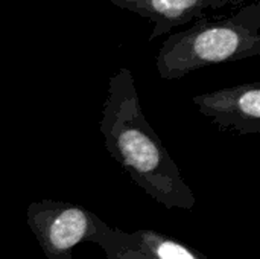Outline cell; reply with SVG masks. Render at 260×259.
I'll return each instance as SVG.
<instances>
[{
    "instance_id": "obj_1",
    "label": "cell",
    "mask_w": 260,
    "mask_h": 259,
    "mask_svg": "<svg viewBox=\"0 0 260 259\" xmlns=\"http://www.w3.org/2000/svg\"><path fill=\"white\" fill-rule=\"evenodd\" d=\"M99 128L105 150L151 198L166 209L195 208L192 189L143 114L133 73L126 67L108 81Z\"/></svg>"
},
{
    "instance_id": "obj_2",
    "label": "cell",
    "mask_w": 260,
    "mask_h": 259,
    "mask_svg": "<svg viewBox=\"0 0 260 259\" xmlns=\"http://www.w3.org/2000/svg\"><path fill=\"white\" fill-rule=\"evenodd\" d=\"M260 55V5L242 3L230 14L209 15L163 41L155 66L163 79Z\"/></svg>"
},
{
    "instance_id": "obj_3",
    "label": "cell",
    "mask_w": 260,
    "mask_h": 259,
    "mask_svg": "<svg viewBox=\"0 0 260 259\" xmlns=\"http://www.w3.org/2000/svg\"><path fill=\"white\" fill-rule=\"evenodd\" d=\"M27 226L47 259H73L81 243H94L110 229L91 211L66 202L41 200L27 206Z\"/></svg>"
},
{
    "instance_id": "obj_4",
    "label": "cell",
    "mask_w": 260,
    "mask_h": 259,
    "mask_svg": "<svg viewBox=\"0 0 260 259\" xmlns=\"http://www.w3.org/2000/svg\"><path fill=\"white\" fill-rule=\"evenodd\" d=\"M192 102L221 130L242 136L260 133V82H245L197 95Z\"/></svg>"
},
{
    "instance_id": "obj_5",
    "label": "cell",
    "mask_w": 260,
    "mask_h": 259,
    "mask_svg": "<svg viewBox=\"0 0 260 259\" xmlns=\"http://www.w3.org/2000/svg\"><path fill=\"white\" fill-rule=\"evenodd\" d=\"M244 2L247 0H111L114 6L152 21L149 40L213 15L219 9L239 6Z\"/></svg>"
},
{
    "instance_id": "obj_6",
    "label": "cell",
    "mask_w": 260,
    "mask_h": 259,
    "mask_svg": "<svg viewBox=\"0 0 260 259\" xmlns=\"http://www.w3.org/2000/svg\"><path fill=\"white\" fill-rule=\"evenodd\" d=\"M139 247L152 259H209L198 250L154 231H136L131 234Z\"/></svg>"
},
{
    "instance_id": "obj_7",
    "label": "cell",
    "mask_w": 260,
    "mask_h": 259,
    "mask_svg": "<svg viewBox=\"0 0 260 259\" xmlns=\"http://www.w3.org/2000/svg\"><path fill=\"white\" fill-rule=\"evenodd\" d=\"M98 246H101L107 259H152L139 247L131 234H125L116 227H110L98 241Z\"/></svg>"
}]
</instances>
